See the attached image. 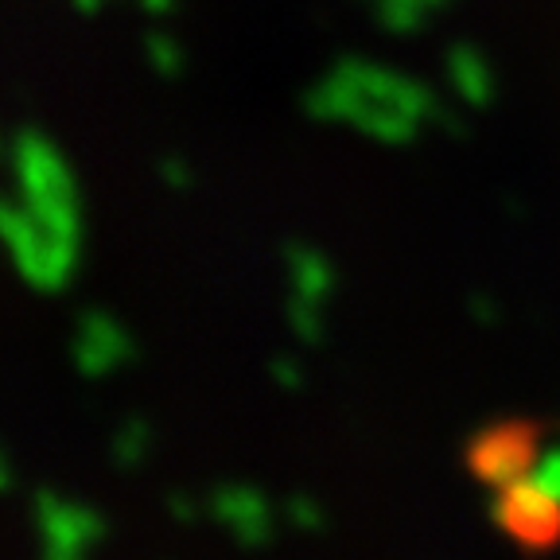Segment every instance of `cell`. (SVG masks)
<instances>
[{
    "mask_svg": "<svg viewBox=\"0 0 560 560\" xmlns=\"http://www.w3.org/2000/svg\"><path fill=\"white\" fill-rule=\"evenodd\" d=\"M304 105L319 121H347L382 137L405 129V86L362 62H339L307 90Z\"/></svg>",
    "mask_w": 560,
    "mask_h": 560,
    "instance_id": "cell-2",
    "label": "cell"
},
{
    "mask_svg": "<svg viewBox=\"0 0 560 560\" xmlns=\"http://www.w3.org/2000/svg\"><path fill=\"white\" fill-rule=\"evenodd\" d=\"M207 514L245 549H257L272 537L269 502H265L261 490L245 487V482H222L219 490H210Z\"/></svg>",
    "mask_w": 560,
    "mask_h": 560,
    "instance_id": "cell-8",
    "label": "cell"
},
{
    "mask_svg": "<svg viewBox=\"0 0 560 560\" xmlns=\"http://www.w3.org/2000/svg\"><path fill=\"white\" fill-rule=\"evenodd\" d=\"M499 529L510 534L525 549H549L560 541V487L545 479H517L510 487H502L499 506Z\"/></svg>",
    "mask_w": 560,
    "mask_h": 560,
    "instance_id": "cell-5",
    "label": "cell"
},
{
    "mask_svg": "<svg viewBox=\"0 0 560 560\" xmlns=\"http://www.w3.org/2000/svg\"><path fill=\"white\" fill-rule=\"evenodd\" d=\"M137 9L144 12V16H167V12L175 9V0H137Z\"/></svg>",
    "mask_w": 560,
    "mask_h": 560,
    "instance_id": "cell-13",
    "label": "cell"
},
{
    "mask_svg": "<svg viewBox=\"0 0 560 560\" xmlns=\"http://www.w3.org/2000/svg\"><path fill=\"white\" fill-rule=\"evenodd\" d=\"M144 59H149L152 74H160V79H179L187 67L184 47L167 32H149V39H144Z\"/></svg>",
    "mask_w": 560,
    "mask_h": 560,
    "instance_id": "cell-10",
    "label": "cell"
},
{
    "mask_svg": "<svg viewBox=\"0 0 560 560\" xmlns=\"http://www.w3.org/2000/svg\"><path fill=\"white\" fill-rule=\"evenodd\" d=\"M152 452V424L144 417H125L109 436V459L117 471H137Z\"/></svg>",
    "mask_w": 560,
    "mask_h": 560,
    "instance_id": "cell-9",
    "label": "cell"
},
{
    "mask_svg": "<svg viewBox=\"0 0 560 560\" xmlns=\"http://www.w3.org/2000/svg\"><path fill=\"white\" fill-rule=\"evenodd\" d=\"M537 424L529 420H506V424H494L482 436L471 440V452H467V464L490 487H510V482L525 479L534 471L537 459Z\"/></svg>",
    "mask_w": 560,
    "mask_h": 560,
    "instance_id": "cell-7",
    "label": "cell"
},
{
    "mask_svg": "<svg viewBox=\"0 0 560 560\" xmlns=\"http://www.w3.org/2000/svg\"><path fill=\"white\" fill-rule=\"evenodd\" d=\"M12 195L62 242L82 245V195L70 160L44 129L24 125L9 140Z\"/></svg>",
    "mask_w": 560,
    "mask_h": 560,
    "instance_id": "cell-1",
    "label": "cell"
},
{
    "mask_svg": "<svg viewBox=\"0 0 560 560\" xmlns=\"http://www.w3.org/2000/svg\"><path fill=\"white\" fill-rule=\"evenodd\" d=\"M156 175L164 179V187H172V191H187V187H191V167H187L184 156H160Z\"/></svg>",
    "mask_w": 560,
    "mask_h": 560,
    "instance_id": "cell-11",
    "label": "cell"
},
{
    "mask_svg": "<svg viewBox=\"0 0 560 560\" xmlns=\"http://www.w3.org/2000/svg\"><path fill=\"white\" fill-rule=\"evenodd\" d=\"M12 487V464H9V452L0 447V494Z\"/></svg>",
    "mask_w": 560,
    "mask_h": 560,
    "instance_id": "cell-14",
    "label": "cell"
},
{
    "mask_svg": "<svg viewBox=\"0 0 560 560\" xmlns=\"http://www.w3.org/2000/svg\"><path fill=\"white\" fill-rule=\"evenodd\" d=\"M167 514L175 517V522H195V517H199V502L191 499V494H184V490H172V494H167Z\"/></svg>",
    "mask_w": 560,
    "mask_h": 560,
    "instance_id": "cell-12",
    "label": "cell"
},
{
    "mask_svg": "<svg viewBox=\"0 0 560 560\" xmlns=\"http://www.w3.org/2000/svg\"><path fill=\"white\" fill-rule=\"evenodd\" d=\"M0 249L16 277L39 296L67 292L82 257V245L51 234L16 195H0Z\"/></svg>",
    "mask_w": 560,
    "mask_h": 560,
    "instance_id": "cell-3",
    "label": "cell"
},
{
    "mask_svg": "<svg viewBox=\"0 0 560 560\" xmlns=\"http://www.w3.org/2000/svg\"><path fill=\"white\" fill-rule=\"evenodd\" d=\"M32 529L35 545L47 560H79L94 552L109 534V522L97 506H86L79 499H67L59 490L39 487L32 494Z\"/></svg>",
    "mask_w": 560,
    "mask_h": 560,
    "instance_id": "cell-4",
    "label": "cell"
},
{
    "mask_svg": "<svg viewBox=\"0 0 560 560\" xmlns=\"http://www.w3.org/2000/svg\"><path fill=\"white\" fill-rule=\"evenodd\" d=\"M67 354L79 377H86V382H105L114 370L129 366L132 354H137V342H132L129 327H125L114 312H105V307H82V312L74 315V327H70Z\"/></svg>",
    "mask_w": 560,
    "mask_h": 560,
    "instance_id": "cell-6",
    "label": "cell"
},
{
    "mask_svg": "<svg viewBox=\"0 0 560 560\" xmlns=\"http://www.w3.org/2000/svg\"><path fill=\"white\" fill-rule=\"evenodd\" d=\"M70 4H74V9H79V12H86V16H90V12H97V9H102L105 0H70Z\"/></svg>",
    "mask_w": 560,
    "mask_h": 560,
    "instance_id": "cell-15",
    "label": "cell"
}]
</instances>
